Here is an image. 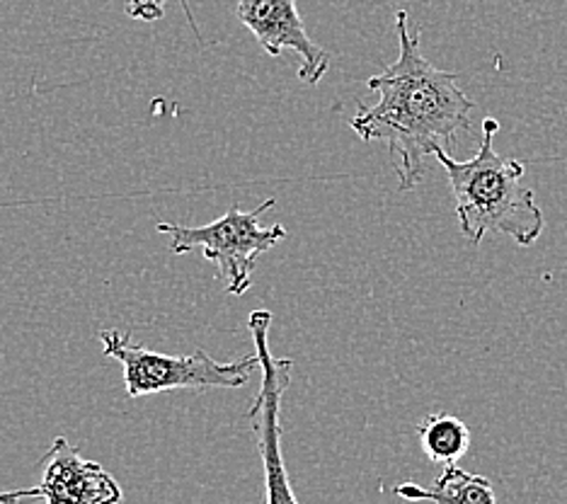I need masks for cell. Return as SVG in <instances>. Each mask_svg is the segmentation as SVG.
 Masks as SVG:
<instances>
[{"label":"cell","mask_w":567,"mask_h":504,"mask_svg":"<svg viewBox=\"0 0 567 504\" xmlns=\"http://www.w3.org/2000/svg\"><path fill=\"white\" fill-rule=\"evenodd\" d=\"M398 59L371 75L367 88L379 95L373 105L359 102L350 126L362 141H381L389 148L398 189H415L436 148L454 151L471 128L475 102L456 83V73L436 69L424 59L420 32H410L408 10L395 12Z\"/></svg>","instance_id":"1"},{"label":"cell","mask_w":567,"mask_h":504,"mask_svg":"<svg viewBox=\"0 0 567 504\" xmlns=\"http://www.w3.org/2000/svg\"><path fill=\"white\" fill-rule=\"evenodd\" d=\"M497 128V120L485 116L481 148L471 161L451 158L444 148L434 151V161L446 171L463 238L478 245L505 233L517 245H534L546 228V216L524 185L526 165L495 151Z\"/></svg>","instance_id":"2"},{"label":"cell","mask_w":567,"mask_h":504,"mask_svg":"<svg viewBox=\"0 0 567 504\" xmlns=\"http://www.w3.org/2000/svg\"><path fill=\"white\" fill-rule=\"evenodd\" d=\"M102 354L117 359L124 369V385L128 398L175 391V388H240L260 371L257 354L238 361H216L204 349L192 354H161L136 344L126 332L102 330Z\"/></svg>","instance_id":"3"},{"label":"cell","mask_w":567,"mask_h":504,"mask_svg":"<svg viewBox=\"0 0 567 504\" xmlns=\"http://www.w3.org/2000/svg\"><path fill=\"white\" fill-rule=\"evenodd\" d=\"M275 199H265L252 212H240L238 206L216 218L206 226H179V224H158L161 233L171 236V253L187 255L192 250H202L204 260L218 267V275L226 279V291L243 296L250 289L252 271L257 257L272 250L277 243L287 238V228L281 224L260 226V216L275 209Z\"/></svg>","instance_id":"4"},{"label":"cell","mask_w":567,"mask_h":504,"mask_svg":"<svg viewBox=\"0 0 567 504\" xmlns=\"http://www.w3.org/2000/svg\"><path fill=\"white\" fill-rule=\"evenodd\" d=\"M248 328L255 342V354L260 359V388L252 400L248 420L257 436V451L262 459L265 471V504H301L296 497L287 463L281 454V400L291 381V359H277L269 352V328H272V313L260 308L252 310Z\"/></svg>","instance_id":"5"},{"label":"cell","mask_w":567,"mask_h":504,"mask_svg":"<svg viewBox=\"0 0 567 504\" xmlns=\"http://www.w3.org/2000/svg\"><path fill=\"white\" fill-rule=\"evenodd\" d=\"M20 502L44 504H120V483L100 463L83 459L66 439L56 436L40 461V485L18 490Z\"/></svg>","instance_id":"6"},{"label":"cell","mask_w":567,"mask_h":504,"mask_svg":"<svg viewBox=\"0 0 567 504\" xmlns=\"http://www.w3.org/2000/svg\"><path fill=\"white\" fill-rule=\"evenodd\" d=\"M238 20L250 30L269 56L293 51L299 56V78L308 85H318L330 69V54L318 47L306 32L296 0H238Z\"/></svg>","instance_id":"7"},{"label":"cell","mask_w":567,"mask_h":504,"mask_svg":"<svg viewBox=\"0 0 567 504\" xmlns=\"http://www.w3.org/2000/svg\"><path fill=\"white\" fill-rule=\"evenodd\" d=\"M393 493L408 502H432V504H497L495 487L483 475H475L446 465L434 485L424 487L417 483L395 485Z\"/></svg>","instance_id":"8"},{"label":"cell","mask_w":567,"mask_h":504,"mask_svg":"<svg viewBox=\"0 0 567 504\" xmlns=\"http://www.w3.org/2000/svg\"><path fill=\"white\" fill-rule=\"evenodd\" d=\"M420 446L432 463L456 465L471 449L468 424L449 415V412H432L417 424Z\"/></svg>","instance_id":"9"},{"label":"cell","mask_w":567,"mask_h":504,"mask_svg":"<svg viewBox=\"0 0 567 504\" xmlns=\"http://www.w3.org/2000/svg\"><path fill=\"white\" fill-rule=\"evenodd\" d=\"M165 6L167 0H124V10L128 18L141 20V22H156L165 16ZM179 6H183L187 20L192 22V12L187 8V0H179ZM195 24V22H192Z\"/></svg>","instance_id":"10"},{"label":"cell","mask_w":567,"mask_h":504,"mask_svg":"<svg viewBox=\"0 0 567 504\" xmlns=\"http://www.w3.org/2000/svg\"><path fill=\"white\" fill-rule=\"evenodd\" d=\"M0 504H22L18 497V490H10V493H0Z\"/></svg>","instance_id":"11"}]
</instances>
